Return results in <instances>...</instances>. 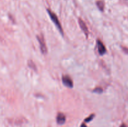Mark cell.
<instances>
[{"label": "cell", "instance_id": "6da1fadb", "mask_svg": "<svg viewBox=\"0 0 128 127\" xmlns=\"http://www.w3.org/2000/svg\"><path fill=\"white\" fill-rule=\"evenodd\" d=\"M48 12L49 16H50L51 19L52 20V21L53 22V23L54 24L55 26H56V27H57L58 29L59 30V31L61 32V34H63V30H62V26H61V22L59 21L58 17L56 16V14L54 12H52V11H51L50 9H48Z\"/></svg>", "mask_w": 128, "mask_h": 127}, {"label": "cell", "instance_id": "7a4b0ae2", "mask_svg": "<svg viewBox=\"0 0 128 127\" xmlns=\"http://www.w3.org/2000/svg\"><path fill=\"white\" fill-rule=\"evenodd\" d=\"M37 39L40 43V47L41 52L43 54H46L48 52L47 46H46V42H45L44 39L42 36H37Z\"/></svg>", "mask_w": 128, "mask_h": 127}, {"label": "cell", "instance_id": "3957f363", "mask_svg": "<svg viewBox=\"0 0 128 127\" xmlns=\"http://www.w3.org/2000/svg\"><path fill=\"white\" fill-rule=\"evenodd\" d=\"M62 82L63 85L69 88L73 87V82L71 77L68 75H63L62 77Z\"/></svg>", "mask_w": 128, "mask_h": 127}, {"label": "cell", "instance_id": "277c9868", "mask_svg": "<svg viewBox=\"0 0 128 127\" xmlns=\"http://www.w3.org/2000/svg\"><path fill=\"white\" fill-rule=\"evenodd\" d=\"M97 46H98V50L99 54L101 56L104 54L106 52V49L104 44L100 40H97Z\"/></svg>", "mask_w": 128, "mask_h": 127}, {"label": "cell", "instance_id": "5b68a950", "mask_svg": "<svg viewBox=\"0 0 128 127\" xmlns=\"http://www.w3.org/2000/svg\"><path fill=\"white\" fill-rule=\"evenodd\" d=\"M78 22H79V24H80V27H81V30L83 31L84 34L86 35V37H88V35H89V30H88V27H87V26H86V23H85L84 21H82V20L80 18L79 19Z\"/></svg>", "mask_w": 128, "mask_h": 127}, {"label": "cell", "instance_id": "8992f818", "mask_svg": "<svg viewBox=\"0 0 128 127\" xmlns=\"http://www.w3.org/2000/svg\"><path fill=\"white\" fill-rule=\"evenodd\" d=\"M56 121L59 125H62L66 122V116L62 113H59L57 115Z\"/></svg>", "mask_w": 128, "mask_h": 127}, {"label": "cell", "instance_id": "52a82bcc", "mask_svg": "<svg viewBox=\"0 0 128 127\" xmlns=\"http://www.w3.org/2000/svg\"><path fill=\"white\" fill-rule=\"evenodd\" d=\"M97 6L98 7L100 11H103L104 9V2L102 1H98L96 2Z\"/></svg>", "mask_w": 128, "mask_h": 127}, {"label": "cell", "instance_id": "ba28073f", "mask_svg": "<svg viewBox=\"0 0 128 127\" xmlns=\"http://www.w3.org/2000/svg\"><path fill=\"white\" fill-rule=\"evenodd\" d=\"M28 65L29 67H30L31 68H32V69L35 70H36V65L34 64V62H32L31 60H30V61H28Z\"/></svg>", "mask_w": 128, "mask_h": 127}, {"label": "cell", "instance_id": "9c48e42d", "mask_svg": "<svg viewBox=\"0 0 128 127\" xmlns=\"http://www.w3.org/2000/svg\"><path fill=\"white\" fill-rule=\"evenodd\" d=\"M94 92H96V93H101L102 92V88H101V87H97V88H95L94 90Z\"/></svg>", "mask_w": 128, "mask_h": 127}, {"label": "cell", "instance_id": "30bf717a", "mask_svg": "<svg viewBox=\"0 0 128 127\" xmlns=\"http://www.w3.org/2000/svg\"><path fill=\"white\" fill-rule=\"evenodd\" d=\"M94 114L91 115L90 116V117H88V118H87L86 120H85V122H90V121H91V120L94 118Z\"/></svg>", "mask_w": 128, "mask_h": 127}, {"label": "cell", "instance_id": "8fae6325", "mask_svg": "<svg viewBox=\"0 0 128 127\" xmlns=\"http://www.w3.org/2000/svg\"><path fill=\"white\" fill-rule=\"evenodd\" d=\"M123 50L125 51L126 53H127L128 54V48H123Z\"/></svg>", "mask_w": 128, "mask_h": 127}, {"label": "cell", "instance_id": "7c38bea8", "mask_svg": "<svg viewBox=\"0 0 128 127\" xmlns=\"http://www.w3.org/2000/svg\"><path fill=\"white\" fill-rule=\"evenodd\" d=\"M120 127H126V125H125L124 124H122V125H121Z\"/></svg>", "mask_w": 128, "mask_h": 127}]
</instances>
